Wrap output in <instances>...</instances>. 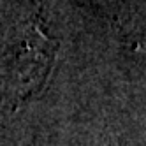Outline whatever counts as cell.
I'll return each mask as SVG.
<instances>
[{
  "label": "cell",
  "instance_id": "obj_1",
  "mask_svg": "<svg viewBox=\"0 0 146 146\" xmlns=\"http://www.w3.org/2000/svg\"><path fill=\"white\" fill-rule=\"evenodd\" d=\"M56 55V42L49 39L35 21L30 27L16 53V95L25 100L42 88Z\"/></svg>",
  "mask_w": 146,
  "mask_h": 146
}]
</instances>
